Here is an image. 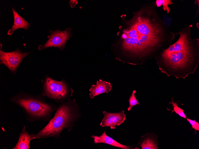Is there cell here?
<instances>
[{
	"label": "cell",
	"instance_id": "cell-6",
	"mask_svg": "<svg viewBox=\"0 0 199 149\" xmlns=\"http://www.w3.org/2000/svg\"><path fill=\"white\" fill-rule=\"evenodd\" d=\"M29 54V52H21L18 48L12 52H5L1 50L0 48V64L4 65L15 74L21 63Z\"/></svg>",
	"mask_w": 199,
	"mask_h": 149
},
{
	"label": "cell",
	"instance_id": "cell-2",
	"mask_svg": "<svg viewBox=\"0 0 199 149\" xmlns=\"http://www.w3.org/2000/svg\"><path fill=\"white\" fill-rule=\"evenodd\" d=\"M198 53L191 45L184 50L165 54H161V63L158 65L161 73L168 77L184 79L193 74L199 63Z\"/></svg>",
	"mask_w": 199,
	"mask_h": 149
},
{
	"label": "cell",
	"instance_id": "cell-14",
	"mask_svg": "<svg viewBox=\"0 0 199 149\" xmlns=\"http://www.w3.org/2000/svg\"><path fill=\"white\" fill-rule=\"evenodd\" d=\"M152 133H148L141 137V139L138 144L142 149H158V144L153 137Z\"/></svg>",
	"mask_w": 199,
	"mask_h": 149
},
{
	"label": "cell",
	"instance_id": "cell-4",
	"mask_svg": "<svg viewBox=\"0 0 199 149\" xmlns=\"http://www.w3.org/2000/svg\"><path fill=\"white\" fill-rule=\"evenodd\" d=\"M42 83V93L57 102L63 103L72 95V90L64 80L57 81L47 76Z\"/></svg>",
	"mask_w": 199,
	"mask_h": 149
},
{
	"label": "cell",
	"instance_id": "cell-1",
	"mask_svg": "<svg viewBox=\"0 0 199 149\" xmlns=\"http://www.w3.org/2000/svg\"><path fill=\"white\" fill-rule=\"evenodd\" d=\"M81 116L75 100L69 99L64 102L57 108L54 116L47 125L37 133L33 134L32 139L51 137L60 139L62 131L65 129L70 131Z\"/></svg>",
	"mask_w": 199,
	"mask_h": 149
},
{
	"label": "cell",
	"instance_id": "cell-18",
	"mask_svg": "<svg viewBox=\"0 0 199 149\" xmlns=\"http://www.w3.org/2000/svg\"><path fill=\"white\" fill-rule=\"evenodd\" d=\"M187 120L191 124L192 128L197 131L199 130V123L196 122L195 120H192L190 119L186 118Z\"/></svg>",
	"mask_w": 199,
	"mask_h": 149
},
{
	"label": "cell",
	"instance_id": "cell-11",
	"mask_svg": "<svg viewBox=\"0 0 199 149\" xmlns=\"http://www.w3.org/2000/svg\"><path fill=\"white\" fill-rule=\"evenodd\" d=\"M112 87L110 82L100 79L97 81L96 84L92 85L90 88L89 96L93 99L101 94L108 93L110 92Z\"/></svg>",
	"mask_w": 199,
	"mask_h": 149
},
{
	"label": "cell",
	"instance_id": "cell-20",
	"mask_svg": "<svg viewBox=\"0 0 199 149\" xmlns=\"http://www.w3.org/2000/svg\"><path fill=\"white\" fill-rule=\"evenodd\" d=\"M164 20L166 22V23H167L168 26L170 24L171 20V18L169 19V18L167 17V15L164 16Z\"/></svg>",
	"mask_w": 199,
	"mask_h": 149
},
{
	"label": "cell",
	"instance_id": "cell-13",
	"mask_svg": "<svg viewBox=\"0 0 199 149\" xmlns=\"http://www.w3.org/2000/svg\"><path fill=\"white\" fill-rule=\"evenodd\" d=\"M12 10L13 14L14 21L11 28L9 29L7 32V34L9 35L12 34L13 32L18 29L23 28L27 30L31 26L30 23L28 22L23 18L21 17L13 7Z\"/></svg>",
	"mask_w": 199,
	"mask_h": 149
},
{
	"label": "cell",
	"instance_id": "cell-5",
	"mask_svg": "<svg viewBox=\"0 0 199 149\" xmlns=\"http://www.w3.org/2000/svg\"><path fill=\"white\" fill-rule=\"evenodd\" d=\"M49 31L50 33L47 36L48 39L44 44L39 45L38 49L41 50L48 47H54L58 48L61 51L64 50L66 42L73 34L71 28L68 27L63 31L58 28L55 31L52 30Z\"/></svg>",
	"mask_w": 199,
	"mask_h": 149
},
{
	"label": "cell",
	"instance_id": "cell-3",
	"mask_svg": "<svg viewBox=\"0 0 199 149\" xmlns=\"http://www.w3.org/2000/svg\"><path fill=\"white\" fill-rule=\"evenodd\" d=\"M44 96L42 93L33 95L20 91L11 98V101L21 108L28 122L49 121L57 108L46 102Z\"/></svg>",
	"mask_w": 199,
	"mask_h": 149
},
{
	"label": "cell",
	"instance_id": "cell-21",
	"mask_svg": "<svg viewBox=\"0 0 199 149\" xmlns=\"http://www.w3.org/2000/svg\"><path fill=\"white\" fill-rule=\"evenodd\" d=\"M156 4L157 6L158 7H160L161 5L158 0H157L156 1Z\"/></svg>",
	"mask_w": 199,
	"mask_h": 149
},
{
	"label": "cell",
	"instance_id": "cell-16",
	"mask_svg": "<svg viewBox=\"0 0 199 149\" xmlns=\"http://www.w3.org/2000/svg\"><path fill=\"white\" fill-rule=\"evenodd\" d=\"M169 103L172 104L173 107V111L175 112L180 117L184 118H186V117L184 112V110L178 106L177 102L175 103L173 101L172 98V99L171 102H170Z\"/></svg>",
	"mask_w": 199,
	"mask_h": 149
},
{
	"label": "cell",
	"instance_id": "cell-8",
	"mask_svg": "<svg viewBox=\"0 0 199 149\" xmlns=\"http://www.w3.org/2000/svg\"><path fill=\"white\" fill-rule=\"evenodd\" d=\"M132 27L142 35H158L161 31L159 27L153 25L148 20L140 18Z\"/></svg>",
	"mask_w": 199,
	"mask_h": 149
},
{
	"label": "cell",
	"instance_id": "cell-10",
	"mask_svg": "<svg viewBox=\"0 0 199 149\" xmlns=\"http://www.w3.org/2000/svg\"><path fill=\"white\" fill-rule=\"evenodd\" d=\"M91 137L93 139V143L95 144L104 143L123 149H132L133 148L132 146L125 145L117 142L108 136L106 133L105 131L100 136L93 135Z\"/></svg>",
	"mask_w": 199,
	"mask_h": 149
},
{
	"label": "cell",
	"instance_id": "cell-17",
	"mask_svg": "<svg viewBox=\"0 0 199 149\" xmlns=\"http://www.w3.org/2000/svg\"><path fill=\"white\" fill-rule=\"evenodd\" d=\"M161 4L163 6V9L164 11L167 10V13H169L170 9L168 7V5L172 4V3L170 0H158Z\"/></svg>",
	"mask_w": 199,
	"mask_h": 149
},
{
	"label": "cell",
	"instance_id": "cell-19",
	"mask_svg": "<svg viewBox=\"0 0 199 149\" xmlns=\"http://www.w3.org/2000/svg\"><path fill=\"white\" fill-rule=\"evenodd\" d=\"M78 2L77 0H71L69 2V4L71 8H74L77 4Z\"/></svg>",
	"mask_w": 199,
	"mask_h": 149
},
{
	"label": "cell",
	"instance_id": "cell-7",
	"mask_svg": "<svg viewBox=\"0 0 199 149\" xmlns=\"http://www.w3.org/2000/svg\"><path fill=\"white\" fill-rule=\"evenodd\" d=\"M104 117L100 125L102 127H110L111 129H115L117 126H119L124 123L126 116L124 110L118 112L110 113L103 111Z\"/></svg>",
	"mask_w": 199,
	"mask_h": 149
},
{
	"label": "cell",
	"instance_id": "cell-9",
	"mask_svg": "<svg viewBox=\"0 0 199 149\" xmlns=\"http://www.w3.org/2000/svg\"><path fill=\"white\" fill-rule=\"evenodd\" d=\"M180 35L178 40L167 48L163 50L161 54H165L178 52L185 50L191 45L189 43L186 34L184 33H178Z\"/></svg>",
	"mask_w": 199,
	"mask_h": 149
},
{
	"label": "cell",
	"instance_id": "cell-15",
	"mask_svg": "<svg viewBox=\"0 0 199 149\" xmlns=\"http://www.w3.org/2000/svg\"><path fill=\"white\" fill-rule=\"evenodd\" d=\"M136 92L135 90H133L131 95L130 97L128 100L129 106L127 108V110L128 111L131 110L132 107L135 105L140 104L135 97V94Z\"/></svg>",
	"mask_w": 199,
	"mask_h": 149
},
{
	"label": "cell",
	"instance_id": "cell-12",
	"mask_svg": "<svg viewBox=\"0 0 199 149\" xmlns=\"http://www.w3.org/2000/svg\"><path fill=\"white\" fill-rule=\"evenodd\" d=\"M33 134H30L26 130L25 125L23 126L21 132L19 134L17 142L13 149H29L30 142L32 139Z\"/></svg>",
	"mask_w": 199,
	"mask_h": 149
}]
</instances>
